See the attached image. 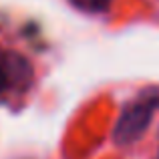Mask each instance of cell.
<instances>
[{
	"label": "cell",
	"mask_w": 159,
	"mask_h": 159,
	"mask_svg": "<svg viewBox=\"0 0 159 159\" xmlns=\"http://www.w3.org/2000/svg\"><path fill=\"white\" fill-rule=\"evenodd\" d=\"M159 107V91H143L133 103L123 109L115 129L113 141L117 145H133L147 131L155 109Z\"/></svg>",
	"instance_id": "1"
},
{
	"label": "cell",
	"mask_w": 159,
	"mask_h": 159,
	"mask_svg": "<svg viewBox=\"0 0 159 159\" xmlns=\"http://www.w3.org/2000/svg\"><path fill=\"white\" fill-rule=\"evenodd\" d=\"M73 6H77L83 12H91V14H99L105 12L111 6V0H70Z\"/></svg>",
	"instance_id": "2"
},
{
	"label": "cell",
	"mask_w": 159,
	"mask_h": 159,
	"mask_svg": "<svg viewBox=\"0 0 159 159\" xmlns=\"http://www.w3.org/2000/svg\"><path fill=\"white\" fill-rule=\"evenodd\" d=\"M10 89V83H8V69H6V52L0 51V95L6 93Z\"/></svg>",
	"instance_id": "3"
}]
</instances>
